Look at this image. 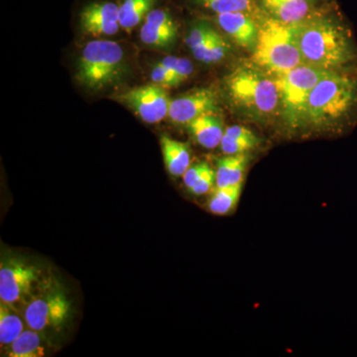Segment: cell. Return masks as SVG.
<instances>
[{
    "instance_id": "1",
    "label": "cell",
    "mask_w": 357,
    "mask_h": 357,
    "mask_svg": "<svg viewBox=\"0 0 357 357\" xmlns=\"http://www.w3.org/2000/svg\"><path fill=\"white\" fill-rule=\"evenodd\" d=\"M293 29L304 64L331 70L356 69V40L333 2Z\"/></svg>"
},
{
    "instance_id": "2",
    "label": "cell",
    "mask_w": 357,
    "mask_h": 357,
    "mask_svg": "<svg viewBox=\"0 0 357 357\" xmlns=\"http://www.w3.org/2000/svg\"><path fill=\"white\" fill-rule=\"evenodd\" d=\"M357 121V68L333 70L312 89L306 126L349 128Z\"/></svg>"
},
{
    "instance_id": "3",
    "label": "cell",
    "mask_w": 357,
    "mask_h": 357,
    "mask_svg": "<svg viewBox=\"0 0 357 357\" xmlns=\"http://www.w3.org/2000/svg\"><path fill=\"white\" fill-rule=\"evenodd\" d=\"M227 93L232 103L244 114L267 119L279 114L278 86L275 77L259 67H241L227 77Z\"/></svg>"
},
{
    "instance_id": "4",
    "label": "cell",
    "mask_w": 357,
    "mask_h": 357,
    "mask_svg": "<svg viewBox=\"0 0 357 357\" xmlns=\"http://www.w3.org/2000/svg\"><path fill=\"white\" fill-rule=\"evenodd\" d=\"M255 64L274 76L304 64L293 26L263 16L253 49Z\"/></svg>"
},
{
    "instance_id": "5",
    "label": "cell",
    "mask_w": 357,
    "mask_h": 357,
    "mask_svg": "<svg viewBox=\"0 0 357 357\" xmlns=\"http://www.w3.org/2000/svg\"><path fill=\"white\" fill-rule=\"evenodd\" d=\"M332 72L303 64L285 74L274 76L280 100L279 114L289 128L296 129L306 126L307 102L312 89Z\"/></svg>"
},
{
    "instance_id": "6",
    "label": "cell",
    "mask_w": 357,
    "mask_h": 357,
    "mask_svg": "<svg viewBox=\"0 0 357 357\" xmlns=\"http://www.w3.org/2000/svg\"><path fill=\"white\" fill-rule=\"evenodd\" d=\"M126 67L122 47L109 40H95L84 46L77 61V79L91 89H102L121 76Z\"/></svg>"
},
{
    "instance_id": "7",
    "label": "cell",
    "mask_w": 357,
    "mask_h": 357,
    "mask_svg": "<svg viewBox=\"0 0 357 357\" xmlns=\"http://www.w3.org/2000/svg\"><path fill=\"white\" fill-rule=\"evenodd\" d=\"M70 314L68 296L60 286L53 283L36 291L26 303L22 312L28 328L41 333L60 328Z\"/></svg>"
},
{
    "instance_id": "8",
    "label": "cell",
    "mask_w": 357,
    "mask_h": 357,
    "mask_svg": "<svg viewBox=\"0 0 357 357\" xmlns=\"http://www.w3.org/2000/svg\"><path fill=\"white\" fill-rule=\"evenodd\" d=\"M41 282V271L28 262L9 259L0 266V301L11 306L25 304L36 292Z\"/></svg>"
},
{
    "instance_id": "9",
    "label": "cell",
    "mask_w": 357,
    "mask_h": 357,
    "mask_svg": "<svg viewBox=\"0 0 357 357\" xmlns=\"http://www.w3.org/2000/svg\"><path fill=\"white\" fill-rule=\"evenodd\" d=\"M117 98L132 109L147 123H158L163 121L169 114L171 102L165 88L156 84L136 86L117 96Z\"/></svg>"
},
{
    "instance_id": "10",
    "label": "cell",
    "mask_w": 357,
    "mask_h": 357,
    "mask_svg": "<svg viewBox=\"0 0 357 357\" xmlns=\"http://www.w3.org/2000/svg\"><path fill=\"white\" fill-rule=\"evenodd\" d=\"M255 3L264 17L293 26L333 3V0H255Z\"/></svg>"
},
{
    "instance_id": "11",
    "label": "cell",
    "mask_w": 357,
    "mask_h": 357,
    "mask_svg": "<svg viewBox=\"0 0 357 357\" xmlns=\"http://www.w3.org/2000/svg\"><path fill=\"white\" fill-rule=\"evenodd\" d=\"M82 30L93 37L112 36L119 31V6L112 1L91 2L79 13Z\"/></svg>"
},
{
    "instance_id": "12",
    "label": "cell",
    "mask_w": 357,
    "mask_h": 357,
    "mask_svg": "<svg viewBox=\"0 0 357 357\" xmlns=\"http://www.w3.org/2000/svg\"><path fill=\"white\" fill-rule=\"evenodd\" d=\"M217 96L211 89H197L171 100L168 116L176 123L189 124L201 115L215 112Z\"/></svg>"
},
{
    "instance_id": "13",
    "label": "cell",
    "mask_w": 357,
    "mask_h": 357,
    "mask_svg": "<svg viewBox=\"0 0 357 357\" xmlns=\"http://www.w3.org/2000/svg\"><path fill=\"white\" fill-rule=\"evenodd\" d=\"M178 27L170 13L164 9H152L141 28L143 43L157 48H168L175 43Z\"/></svg>"
},
{
    "instance_id": "14",
    "label": "cell",
    "mask_w": 357,
    "mask_h": 357,
    "mask_svg": "<svg viewBox=\"0 0 357 357\" xmlns=\"http://www.w3.org/2000/svg\"><path fill=\"white\" fill-rule=\"evenodd\" d=\"M261 17L263 16L258 14L244 11L217 14L218 25L223 31L227 33L237 44L252 51L259 31L257 18Z\"/></svg>"
},
{
    "instance_id": "15",
    "label": "cell",
    "mask_w": 357,
    "mask_h": 357,
    "mask_svg": "<svg viewBox=\"0 0 357 357\" xmlns=\"http://www.w3.org/2000/svg\"><path fill=\"white\" fill-rule=\"evenodd\" d=\"M188 126L197 142L208 149H213L220 145L225 135L222 119L215 112L197 117Z\"/></svg>"
},
{
    "instance_id": "16",
    "label": "cell",
    "mask_w": 357,
    "mask_h": 357,
    "mask_svg": "<svg viewBox=\"0 0 357 357\" xmlns=\"http://www.w3.org/2000/svg\"><path fill=\"white\" fill-rule=\"evenodd\" d=\"M161 147L168 172L176 177L184 175L191 166V152L188 145L168 136H162Z\"/></svg>"
},
{
    "instance_id": "17",
    "label": "cell",
    "mask_w": 357,
    "mask_h": 357,
    "mask_svg": "<svg viewBox=\"0 0 357 357\" xmlns=\"http://www.w3.org/2000/svg\"><path fill=\"white\" fill-rule=\"evenodd\" d=\"M248 163V156L245 153L227 155L218 160L217 171H215L217 187L243 184V175Z\"/></svg>"
},
{
    "instance_id": "18",
    "label": "cell",
    "mask_w": 357,
    "mask_h": 357,
    "mask_svg": "<svg viewBox=\"0 0 357 357\" xmlns=\"http://www.w3.org/2000/svg\"><path fill=\"white\" fill-rule=\"evenodd\" d=\"M17 307L0 302V344L8 347L27 328Z\"/></svg>"
},
{
    "instance_id": "19",
    "label": "cell",
    "mask_w": 357,
    "mask_h": 357,
    "mask_svg": "<svg viewBox=\"0 0 357 357\" xmlns=\"http://www.w3.org/2000/svg\"><path fill=\"white\" fill-rule=\"evenodd\" d=\"M156 2L157 0H123L119 6L121 28L130 32L146 18Z\"/></svg>"
},
{
    "instance_id": "20",
    "label": "cell",
    "mask_w": 357,
    "mask_h": 357,
    "mask_svg": "<svg viewBox=\"0 0 357 357\" xmlns=\"http://www.w3.org/2000/svg\"><path fill=\"white\" fill-rule=\"evenodd\" d=\"M11 357H40L45 356V347L42 342L41 333L27 328L7 347Z\"/></svg>"
},
{
    "instance_id": "21",
    "label": "cell",
    "mask_w": 357,
    "mask_h": 357,
    "mask_svg": "<svg viewBox=\"0 0 357 357\" xmlns=\"http://www.w3.org/2000/svg\"><path fill=\"white\" fill-rule=\"evenodd\" d=\"M243 184L217 187L208 202V208L218 215H225L234 211L241 199Z\"/></svg>"
},
{
    "instance_id": "22",
    "label": "cell",
    "mask_w": 357,
    "mask_h": 357,
    "mask_svg": "<svg viewBox=\"0 0 357 357\" xmlns=\"http://www.w3.org/2000/svg\"><path fill=\"white\" fill-rule=\"evenodd\" d=\"M229 50V44L227 43L222 36L218 34L217 30L213 29L210 38L206 40V43L192 51V55L199 61V62L211 64V63H218L227 55Z\"/></svg>"
},
{
    "instance_id": "23",
    "label": "cell",
    "mask_w": 357,
    "mask_h": 357,
    "mask_svg": "<svg viewBox=\"0 0 357 357\" xmlns=\"http://www.w3.org/2000/svg\"><path fill=\"white\" fill-rule=\"evenodd\" d=\"M192 2L215 14L244 11L261 15L255 6V0H192Z\"/></svg>"
},
{
    "instance_id": "24",
    "label": "cell",
    "mask_w": 357,
    "mask_h": 357,
    "mask_svg": "<svg viewBox=\"0 0 357 357\" xmlns=\"http://www.w3.org/2000/svg\"><path fill=\"white\" fill-rule=\"evenodd\" d=\"M213 29L215 28L211 27L208 23L204 22V21H201L192 26L189 35L185 38V44L188 45L190 50L192 52L201 48L206 43V40L210 38Z\"/></svg>"
},
{
    "instance_id": "25",
    "label": "cell",
    "mask_w": 357,
    "mask_h": 357,
    "mask_svg": "<svg viewBox=\"0 0 357 357\" xmlns=\"http://www.w3.org/2000/svg\"><path fill=\"white\" fill-rule=\"evenodd\" d=\"M258 142L255 141H249L238 139V138L230 137V136L223 135L220 147L223 153L227 155H236L246 153L248 150L257 146Z\"/></svg>"
},
{
    "instance_id": "26",
    "label": "cell",
    "mask_w": 357,
    "mask_h": 357,
    "mask_svg": "<svg viewBox=\"0 0 357 357\" xmlns=\"http://www.w3.org/2000/svg\"><path fill=\"white\" fill-rule=\"evenodd\" d=\"M215 184V172L208 166L190 190H191L192 194L199 196V195L206 194V192H210V190Z\"/></svg>"
},
{
    "instance_id": "27",
    "label": "cell",
    "mask_w": 357,
    "mask_h": 357,
    "mask_svg": "<svg viewBox=\"0 0 357 357\" xmlns=\"http://www.w3.org/2000/svg\"><path fill=\"white\" fill-rule=\"evenodd\" d=\"M151 79L154 84L163 86V88L177 86L175 77H174L172 74H170L163 66L160 64V63L158 65L155 66L154 69L152 70Z\"/></svg>"
},
{
    "instance_id": "28",
    "label": "cell",
    "mask_w": 357,
    "mask_h": 357,
    "mask_svg": "<svg viewBox=\"0 0 357 357\" xmlns=\"http://www.w3.org/2000/svg\"><path fill=\"white\" fill-rule=\"evenodd\" d=\"M208 167V164L204 163V162H201V163L196 164V165L190 166L189 169L183 175V181H184L185 187L191 189Z\"/></svg>"
},
{
    "instance_id": "29",
    "label": "cell",
    "mask_w": 357,
    "mask_h": 357,
    "mask_svg": "<svg viewBox=\"0 0 357 357\" xmlns=\"http://www.w3.org/2000/svg\"><path fill=\"white\" fill-rule=\"evenodd\" d=\"M225 135L230 136V137L238 138V139L255 141L259 142L258 138L256 137L252 131L249 130L248 128H244L241 126H229L225 130Z\"/></svg>"
},
{
    "instance_id": "30",
    "label": "cell",
    "mask_w": 357,
    "mask_h": 357,
    "mask_svg": "<svg viewBox=\"0 0 357 357\" xmlns=\"http://www.w3.org/2000/svg\"><path fill=\"white\" fill-rule=\"evenodd\" d=\"M194 70V66L191 61L185 58H178L177 66H176V77H177L178 84H182L185 81Z\"/></svg>"
}]
</instances>
